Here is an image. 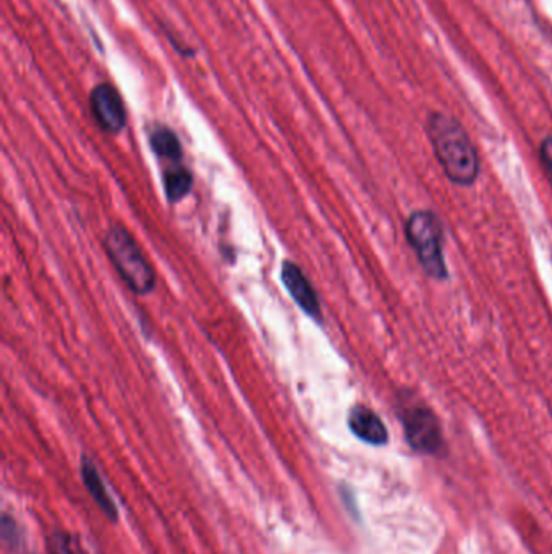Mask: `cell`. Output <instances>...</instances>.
Returning <instances> with one entry per match:
<instances>
[{"label": "cell", "mask_w": 552, "mask_h": 554, "mask_svg": "<svg viewBox=\"0 0 552 554\" xmlns=\"http://www.w3.org/2000/svg\"><path fill=\"white\" fill-rule=\"evenodd\" d=\"M47 553L49 554H90L81 545L77 537L70 533L56 532L47 538Z\"/></svg>", "instance_id": "11"}, {"label": "cell", "mask_w": 552, "mask_h": 554, "mask_svg": "<svg viewBox=\"0 0 552 554\" xmlns=\"http://www.w3.org/2000/svg\"><path fill=\"white\" fill-rule=\"evenodd\" d=\"M541 162L546 167V171L551 175L552 179V135L551 137L544 138L540 148Z\"/></svg>", "instance_id": "12"}, {"label": "cell", "mask_w": 552, "mask_h": 554, "mask_svg": "<svg viewBox=\"0 0 552 554\" xmlns=\"http://www.w3.org/2000/svg\"><path fill=\"white\" fill-rule=\"evenodd\" d=\"M91 116L102 132L119 135L127 127L124 98L111 83H99L90 94Z\"/></svg>", "instance_id": "5"}, {"label": "cell", "mask_w": 552, "mask_h": 554, "mask_svg": "<svg viewBox=\"0 0 552 554\" xmlns=\"http://www.w3.org/2000/svg\"><path fill=\"white\" fill-rule=\"evenodd\" d=\"M162 182H164L167 200L177 203L192 192L193 175L187 167L175 166L164 172Z\"/></svg>", "instance_id": "10"}, {"label": "cell", "mask_w": 552, "mask_h": 554, "mask_svg": "<svg viewBox=\"0 0 552 554\" xmlns=\"http://www.w3.org/2000/svg\"><path fill=\"white\" fill-rule=\"evenodd\" d=\"M281 277L282 284L289 292L293 302L297 303L298 307L302 308L303 312L310 318L321 321L323 310H321L318 294H316L315 287L311 286V282L308 281V277L305 276L302 269L298 268L292 261H285L284 266H282Z\"/></svg>", "instance_id": "6"}, {"label": "cell", "mask_w": 552, "mask_h": 554, "mask_svg": "<svg viewBox=\"0 0 552 554\" xmlns=\"http://www.w3.org/2000/svg\"><path fill=\"white\" fill-rule=\"evenodd\" d=\"M405 235L425 273L436 281L447 279L449 271L444 258V229L438 216L431 211H415L407 219Z\"/></svg>", "instance_id": "3"}, {"label": "cell", "mask_w": 552, "mask_h": 554, "mask_svg": "<svg viewBox=\"0 0 552 554\" xmlns=\"http://www.w3.org/2000/svg\"><path fill=\"white\" fill-rule=\"evenodd\" d=\"M81 474H83V480L85 485L88 486L91 496L94 501L101 506L102 511L106 512L109 519H115L117 517V509H115L114 501L107 493L106 486L102 483L101 475L98 474V470L94 467L93 462L90 459H83L81 462Z\"/></svg>", "instance_id": "8"}, {"label": "cell", "mask_w": 552, "mask_h": 554, "mask_svg": "<svg viewBox=\"0 0 552 554\" xmlns=\"http://www.w3.org/2000/svg\"><path fill=\"white\" fill-rule=\"evenodd\" d=\"M349 428L358 439L373 446H383L389 439L383 420L365 405L353 407L349 414Z\"/></svg>", "instance_id": "7"}, {"label": "cell", "mask_w": 552, "mask_h": 554, "mask_svg": "<svg viewBox=\"0 0 552 554\" xmlns=\"http://www.w3.org/2000/svg\"><path fill=\"white\" fill-rule=\"evenodd\" d=\"M428 135L447 177L457 185H472L480 172V159L460 122L442 112H434L428 119Z\"/></svg>", "instance_id": "1"}, {"label": "cell", "mask_w": 552, "mask_h": 554, "mask_svg": "<svg viewBox=\"0 0 552 554\" xmlns=\"http://www.w3.org/2000/svg\"><path fill=\"white\" fill-rule=\"evenodd\" d=\"M149 145L159 158L172 162H179L183 158L182 143L172 128L164 127V125L154 127L153 132L149 135Z\"/></svg>", "instance_id": "9"}, {"label": "cell", "mask_w": 552, "mask_h": 554, "mask_svg": "<svg viewBox=\"0 0 552 554\" xmlns=\"http://www.w3.org/2000/svg\"><path fill=\"white\" fill-rule=\"evenodd\" d=\"M104 250L128 289L138 295L153 292L156 287V273L124 226L109 229L104 237Z\"/></svg>", "instance_id": "2"}, {"label": "cell", "mask_w": 552, "mask_h": 554, "mask_svg": "<svg viewBox=\"0 0 552 554\" xmlns=\"http://www.w3.org/2000/svg\"><path fill=\"white\" fill-rule=\"evenodd\" d=\"M405 435L415 451L436 454L442 448V430L433 410L421 405H408L404 415Z\"/></svg>", "instance_id": "4"}]
</instances>
